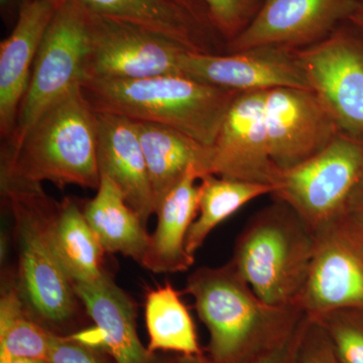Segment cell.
I'll use <instances>...</instances> for the list:
<instances>
[{"label":"cell","instance_id":"11","mask_svg":"<svg viewBox=\"0 0 363 363\" xmlns=\"http://www.w3.org/2000/svg\"><path fill=\"white\" fill-rule=\"evenodd\" d=\"M180 70L189 78L236 92L276 88L313 90L297 50L281 45L221 55L185 51Z\"/></svg>","mask_w":363,"mask_h":363},{"label":"cell","instance_id":"21","mask_svg":"<svg viewBox=\"0 0 363 363\" xmlns=\"http://www.w3.org/2000/svg\"><path fill=\"white\" fill-rule=\"evenodd\" d=\"M83 213L105 252L121 253L140 264L149 245L150 234L108 176L100 174L96 195L86 203Z\"/></svg>","mask_w":363,"mask_h":363},{"label":"cell","instance_id":"3","mask_svg":"<svg viewBox=\"0 0 363 363\" xmlns=\"http://www.w3.org/2000/svg\"><path fill=\"white\" fill-rule=\"evenodd\" d=\"M1 174L60 189L99 187L96 111L82 85L50 106L16 149L1 150Z\"/></svg>","mask_w":363,"mask_h":363},{"label":"cell","instance_id":"36","mask_svg":"<svg viewBox=\"0 0 363 363\" xmlns=\"http://www.w3.org/2000/svg\"><path fill=\"white\" fill-rule=\"evenodd\" d=\"M181 363H211L208 359H205L204 357H184L183 362Z\"/></svg>","mask_w":363,"mask_h":363},{"label":"cell","instance_id":"17","mask_svg":"<svg viewBox=\"0 0 363 363\" xmlns=\"http://www.w3.org/2000/svg\"><path fill=\"white\" fill-rule=\"evenodd\" d=\"M97 157L100 174L108 176L143 223L156 214L147 164L133 119L96 111Z\"/></svg>","mask_w":363,"mask_h":363},{"label":"cell","instance_id":"35","mask_svg":"<svg viewBox=\"0 0 363 363\" xmlns=\"http://www.w3.org/2000/svg\"><path fill=\"white\" fill-rule=\"evenodd\" d=\"M0 363H50L48 360L37 358L0 357Z\"/></svg>","mask_w":363,"mask_h":363},{"label":"cell","instance_id":"30","mask_svg":"<svg viewBox=\"0 0 363 363\" xmlns=\"http://www.w3.org/2000/svg\"><path fill=\"white\" fill-rule=\"evenodd\" d=\"M50 363H101L92 346L73 337L62 338L52 333L49 352Z\"/></svg>","mask_w":363,"mask_h":363},{"label":"cell","instance_id":"22","mask_svg":"<svg viewBox=\"0 0 363 363\" xmlns=\"http://www.w3.org/2000/svg\"><path fill=\"white\" fill-rule=\"evenodd\" d=\"M55 250L73 285L93 284L106 277L105 250L76 200L64 198L52 224Z\"/></svg>","mask_w":363,"mask_h":363},{"label":"cell","instance_id":"29","mask_svg":"<svg viewBox=\"0 0 363 363\" xmlns=\"http://www.w3.org/2000/svg\"><path fill=\"white\" fill-rule=\"evenodd\" d=\"M309 322V318L306 316L288 337L260 353L259 357L248 363H298L301 347Z\"/></svg>","mask_w":363,"mask_h":363},{"label":"cell","instance_id":"15","mask_svg":"<svg viewBox=\"0 0 363 363\" xmlns=\"http://www.w3.org/2000/svg\"><path fill=\"white\" fill-rule=\"evenodd\" d=\"M62 0H25L13 32L0 43V135L13 138L35 57Z\"/></svg>","mask_w":363,"mask_h":363},{"label":"cell","instance_id":"4","mask_svg":"<svg viewBox=\"0 0 363 363\" xmlns=\"http://www.w3.org/2000/svg\"><path fill=\"white\" fill-rule=\"evenodd\" d=\"M2 195L13 217L18 252V286L26 304L43 324L69 323L81 301L62 266L52 238L59 202L40 183L0 174Z\"/></svg>","mask_w":363,"mask_h":363},{"label":"cell","instance_id":"23","mask_svg":"<svg viewBox=\"0 0 363 363\" xmlns=\"http://www.w3.org/2000/svg\"><path fill=\"white\" fill-rule=\"evenodd\" d=\"M199 181L198 214L186 238V250L191 255L221 222L252 200L274 193L272 186L226 177L205 175Z\"/></svg>","mask_w":363,"mask_h":363},{"label":"cell","instance_id":"7","mask_svg":"<svg viewBox=\"0 0 363 363\" xmlns=\"http://www.w3.org/2000/svg\"><path fill=\"white\" fill-rule=\"evenodd\" d=\"M363 179V145L338 135L316 156L279 172L272 197L292 207L313 233L345 213Z\"/></svg>","mask_w":363,"mask_h":363},{"label":"cell","instance_id":"12","mask_svg":"<svg viewBox=\"0 0 363 363\" xmlns=\"http://www.w3.org/2000/svg\"><path fill=\"white\" fill-rule=\"evenodd\" d=\"M264 121L269 157L279 172L316 156L340 135L330 112L309 89L267 91Z\"/></svg>","mask_w":363,"mask_h":363},{"label":"cell","instance_id":"9","mask_svg":"<svg viewBox=\"0 0 363 363\" xmlns=\"http://www.w3.org/2000/svg\"><path fill=\"white\" fill-rule=\"evenodd\" d=\"M312 89L340 135L363 145V37L350 23L297 50Z\"/></svg>","mask_w":363,"mask_h":363},{"label":"cell","instance_id":"6","mask_svg":"<svg viewBox=\"0 0 363 363\" xmlns=\"http://www.w3.org/2000/svg\"><path fill=\"white\" fill-rule=\"evenodd\" d=\"M88 54L87 11L76 0H62L35 57L13 138L2 145L1 150L16 149L50 106L82 85Z\"/></svg>","mask_w":363,"mask_h":363},{"label":"cell","instance_id":"27","mask_svg":"<svg viewBox=\"0 0 363 363\" xmlns=\"http://www.w3.org/2000/svg\"><path fill=\"white\" fill-rule=\"evenodd\" d=\"M208 18L224 42L235 39L259 11L262 0H200Z\"/></svg>","mask_w":363,"mask_h":363},{"label":"cell","instance_id":"2","mask_svg":"<svg viewBox=\"0 0 363 363\" xmlns=\"http://www.w3.org/2000/svg\"><path fill=\"white\" fill-rule=\"evenodd\" d=\"M82 90L95 111L162 124L206 147L213 145L240 93L184 75L133 80L86 78Z\"/></svg>","mask_w":363,"mask_h":363},{"label":"cell","instance_id":"10","mask_svg":"<svg viewBox=\"0 0 363 363\" xmlns=\"http://www.w3.org/2000/svg\"><path fill=\"white\" fill-rule=\"evenodd\" d=\"M89 54L86 78L143 79L182 75L180 59L190 51L147 28L87 11Z\"/></svg>","mask_w":363,"mask_h":363},{"label":"cell","instance_id":"19","mask_svg":"<svg viewBox=\"0 0 363 363\" xmlns=\"http://www.w3.org/2000/svg\"><path fill=\"white\" fill-rule=\"evenodd\" d=\"M197 167L186 175L157 205L156 230L150 235L149 245L140 266L157 274L186 272L194 264V255L186 250L189 229L198 214Z\"/></svg>","mask_w":363,"mask_h":363},{"label":"cell","instance_id":"33","mask_svg":"<svg viewBox=\"0 0 363 363\" xmlns=\"http://www.w3.org/2000/svg\"><path fill=\"white\" fill-rule=\"evenodd\" d=\"M174 1H176L177 4H181L182 6L187 9L188 11H191V13L196 14V16H199V18H201L203 20L210 23L206 9H205L200 0H174Z\"/></svg>","mask_w":363,"mask_h":363},{"label":"cell","instance_id":"8","mask_svg":"<svg viewBox=\"0 0 363 363\" xmlns=\"http://www.w3.org/2000/svg\"><path fill=\"white\" fill-rule=\"evenodd\" d=\"M314 253L300 306L314 320L341 309L363 311V229L339 215L314 231Z\"/></svg>","mask_w":363,"mask_h":363},{"label":"cell","instance_id":"13","mask_svg":"<svg viewBox=\"0 0 363 363\" xmlns=\"http://www.w3.org/2000/svg\"><path fill=\"white\" fill-rule=\"evenodd\" d=\"M357 0H262L253 20L224 54L281 45L298 50L316 44L347 23Z\"/></svg>","mask_w":363,"mask_h":363},{"label":"cell","instance_id":"24","mask_svg":"<svg viewBox=\"0 0 363 363\" xmlns=\"http://www.w3.org/2000/svg\"><path fill=\"white\" fill-rule=\"evenodd\" d=\"M145 323L150 353L176 351L184 357H201L194 323L180 294L166 284L150 290L145 298Z\"/></svg>","mask_w":363,"mask_h":363},{"label":"cell","instance_id":"34","mask_svg":"<svg viewBox=\"0 0 363 363\" xmlns=\"http://www.w3.org/2000/svg\"><path fill=\"white\" fill-rule=\"evenodd\" d=\"M363 37V0H357V7L347 21Z\"/></svg>","mask_w":363,"mask_h":363},{"label":"cell","instance_id":"5","mask_svg":"<svg viewBox=\"0 0 363 363\" xmlns=\"http://www.w3.org/2000/svg\"><path fill=\"white\" fill-rule=\"evenodd\" d=\"M314 243V233L300 215L274 198L250 217L230 262L267 304L301 307Z\"/></svg>","mask_w":363,"mask_h":363},{"label":"cell","instance_id":"1","mask_svg":"<svg viewBox=\"0 0 363 363\" xmlns=\"http://www.w3.org/2000/svg\"><path fill=\"white\" fill-rule=\"evenodd\" d=\"M185 292L210 334L209 362L248 363L288 337L306 317L302 308L267 304L229 260L203 267L187 279Z\"/></svg>","mask_w":363,"mask_h":363},{"label":"cell","instance_id":"28","mask_svg":"<svg viewBox=\"0 0 363 363\" xmlns=\"http://www.w3.org/2000/svg\"><path fill=\"white\" fill-rule=\"evenodd\" d=\"M298 363H340L328 336L322 327L312 320L306 331Z\"/></svg>","mask_w":363,"mask_h":363},{"label":"cell","instance_id":"26","mask_svg":"<svg viewBox=\"0 0 363 363\" xmlns=\"http://www.w3.org/2000/svg\"><path fill=\"white\" fill-rule=\"evenodd\" d=\"M312 321L328 336L339 362L363 363V311L335 310Z\"/></svg>","mask_w":363,"mask_h":363},{"label":"cell","instance_id":"18","mask_svg":"<svg viewBox=\"0 0 363 363\" xmlns=\"http://www.w3.org/2000/svg\"><path fill=\"white\" fill-rule=\"evenodd\" d=\"M86 11L147 28L190 51L217 54L224 43L211 23L174 0H76ZM225 44V43H224Z\"/></svg>","mask_w":363,"mask_h":363},{"label":"cell","instance_id":"16","mask_svg":"<svg viewBox=\"0 0 363 363\" xmlns=\"http://www.w3.org/2000/svg\"><path fill=\"white\" fill-rule=\"evenodd\" d=\"M74 289L95 328L72 337L101 347L116 363H152V353L136 333L135 301L108 274L96 283L74 285Z\"/></svg>","mask_w":363,"mask_h":363},{"label":"cell","instance_id":"14","mask_svg":"<svg viewBox=\"0 0 363 363\" xmlns=\"http://www.w3.org/2000/svg\"><path fill=\"white\" fill-rule=\"evenodd\" d=\"M267 91L238 93L209 147L206 175L264 184L274 188L279 171L269 157Z\"/></svg>","mask_w":363,"mask_h":363},{"label":"cell","instance_id":"31","mask_svg":"<svg viewBox=\"0 0 363 363\" xmlns=\"http://www.w3.org/2000/svg\"><path fill=\"white\" fill-rule=\"evenodd\" d=\"M346 212L363 229V179L355 189Z\"/></svg>","mask_w":363,"mask_h":363},{"label":"cell","instance_id":"25","mask_svg":"<svg viewBox=\"0 0 363 363\" xmlns=\"http://www.w3.org/2000/svg\"><path fill=\"white\" fill-rule=\"evenodd\" d=\"M33 314L18 284H7L0 297V357L49 362L51 332Z\"/></svg>","mask_w":363,"mask_h":363},{"label":"cell","instance_id":"20","mask_svg":"<svg viewBox=\"0 0 363 363\" xmlns=\"http://www.w3.org/2000/svg\"><path fill=\"white\" fill-rule=\"evenodd\" d=\"M135 123L157 210L164 196L191 167H197L200 176L206 175L209 147L162 124L147 121Z\"/></svg>","mask_w":363,"mask_h":363},{"label":"cell","instance_id":"32","mask_svg":"<svg viewBox=\"0 0 363 363\" xmlns=\"http://www.w3.org/2000/svg\"><path fill=\"white\" fill-rule=\"evenodd\" d=\"M23 1L25 0H0V11H1L2 18L6 23L16 21Z\"/></svg>","mask_w":363,"mask_h":363}]
</instances>
